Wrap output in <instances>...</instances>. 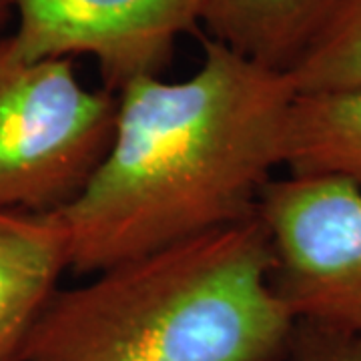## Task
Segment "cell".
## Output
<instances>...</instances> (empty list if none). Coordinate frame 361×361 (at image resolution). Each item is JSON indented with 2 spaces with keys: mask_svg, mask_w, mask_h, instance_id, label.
Segmentation results:
<instances>
[{
  "mask_svg": "<svg viewBox=\"0 0 361 361\" xmlns=\"http://www.w3.org/2000/svg\"><path fill=\"white\" fill-rule=\"evenodd\" d=\"M66 269V237L49 213L0 209V361L23 360Z\"/></svg>",
  "mask_w": 361,
  "mask_h": 361,
  "instance_id": "obj_6",
  "label": "cell"
},
{
  "mask_svg": "<svg viewBox=\"0 0 361 361\" xmlns=\"http://www.w3.org/2000/svg\"><path fill=\"white\" fill-rule=\"evenodd\" d=\"M289 77L303 94L361 90V0H339Z\"/></svg>",
  "mask_w": 361,
  "mask_h": 361,
  "instance_id": "obj_9",
  "label": "cell"
},
{
  "mask_svg": "<svg viewBox=\"0 0 361 361\" xmlns=\"http://www.w3.org/2000/svg\"><path fill=\"white\" fill-rule=\"evenodd\" d=\"M339 0H201L205 37L277 73H291Z\"/></svg>",
  "mask_w": 361,
  "mask_h": 361,
  "instance_id": "obj_7",
  "label": "cell"
},
{
  "mask_svg": "<svg viewBox=\"0 0 361 361\" xmlns=\"http://www.w3.org/2000/svg\"><path fill=\"white\" fill-rule=\"evenodd\" d=\"M259 219L121 261L59 289L20 361H285L295 319Z\"/></svg>",
  "mask_w": 361,
  "mask_h": 361,
  "instance_id": "obj_2",
  "label": "cell"
},
{
  "mask_svg": "<svg viewBox=\"0 0 361 361\" xmlns=\"http://www.w3.org/2000/svg\"><path fill=\"white\" fill-rule=\"evenodd\" d=\"M18 26L8 37L26 61L89 54L104 89L159 77L177 39L199 28L201 0H8Z\"/></svg>",
  "mask_w": 361,
  "mask_h": 361,
  "instance_id": "obj_5",
  "label": "cell"
},
{
  "mask_svg": "<svg viewBox=\"0 0 361 361\" xmlns=\"http://www.w3.org/2000/svg\"><path fill=\"white\" fill-rule=\"evenodd\" d=\"M191 77H141L116 92L111 145L82 191L49 213L66 237L68 269L121 261L257 217L283 167L297 90L287 73L201 37Z\"/></svg>",
  "mask_w": 361,
  "mask_h": 361,
  "instance_id": "obj_1",
  "label": "cell"
},
{
  "mask_svg": "<svg viewBox=\"0 0 361 361\" xmlns=\"http://www.w3.org/2000/svg\"><path fill=\"white\" fill-rule=\"evenodd\" d=\"M257 219L269 283L295 322L361 336V191L329 177H273Z\"/></svg>",
  "mask_w": 361,
  "mask_h": 361,
  "instance_id": "obj_4",
  "label": "cell"
},
{
  "mask_svg": "<svg viewBox=\"0 0 361 361\" xmlns=\"http://www.w3.org/2000/svg\"><path fill=\"white\" fill-rule=\"evenodd\" d=\"M285 361H361V336L319 323L297 322Z\"/></svg>",
  "mask_w": 361,
  "mask_h": 361,
  "instance_id": "obj_10",
  "label": "cell"
},
{
  "mask_svg": "<svg viewBox=\"0 0 361 361\" xmlns=\"http://www.w3.org/2000/svg\"><path fill=\"white\" fill-rule=\"evenodd\" d=\"M116 94L87 89L71 59L26 61L0 40V209L52 213L99 169Z\"/></svg>",
  "mask_w": 361,
  "mask_h": 361,
  "instance_id": "obj_3",
  "label": "cell"
},
{
  "mask_svg": "<svg viewBox=\"0 0 361 361\" xmlns=\"http://www.w3.org/2000/svg\"><path fill=\"white\" fill-rule=\"evenodd\" d=\"M6 6H11V2L8 0H0V18H2V14L6 11Z\"/></svg>",
  "mask_w": 361,
  "mask_h": 361,
  "instance_id": "obj_11",
  "label": "cell"
},
{
  "mask_svg": "<svg viewBox=\"0 0 361 361\" xmlns=\"http://www.w3.org/2000/svg\"><path fill=\"white\" fill-rule=\"evenodd\" d=\"M283 169L297 177L345 180L361 191V90L297 92Z\"/></svg>",
  "mask_w": 361,
  "mask_h": 361,
  "instance_id": "obj_8",
  "label": "cell"
}]
</instances>
